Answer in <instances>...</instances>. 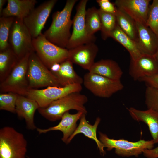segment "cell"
Wrapping results in <instances>:
<instances>
[{"instance_id": "obj_1", "label": "cell", "mask_w": 158, "mask_h": 158, "mask_svg": "<svg viewBox=\"0 0 158 158\" xmlns=\"http://www.w3.org/2000/svg\"><path fill=\"white\" fill-rule=\"evenodd\" d=\"M77 0H67L63 9L54 12L51 25L43 34L49 42L62 48H66L71 34L73 25L71 15Z\"/></svg>"}, {"instance_id": "obj_2", "label": "cell", "mask_w": 158, "mask_h": 158, "mask_svg": "<svg viewBox=\"0 0 158 158\" xmlns=\"http://www.w3.org/2000/svg\"><path fill=\"white\" fill-rule=\"evenodd\" d=\"M88 100L85 95L79 92H73L53 101L46 107L39 108L38 111L43 117L54 122L61 120L65 113L72 109L86 114L87 111L84 105Z\"/></svg>"}, {"instance_id": "obj_3", "label": "cell", "mask_w": 158, "mask_h": 158, "mask_svg": "<svg viewBox=\"0 0 158 158\" xmlns=\"http://www.w3.org/2000/svg\"><path fill=\"white\" fill-rule=\"evenodd\" d=\"M27 142L23 134L12 127L0 129V158H26Z\"/></svg>"}, {"instance_id": "obj_4", "label": "cell", "mask_w": 158, "mask_h": 158, "mask_svg": "<svg viewBox=\"0 0 158 158\" xmlns=\"http://www.w3.org/2000/svg\"><path fill=\"white\" fill-rule=\"evenodd\" d=\"M27 77L29 89L61 87L56 76L42 62L35 52L30 55Z\"/></svg>"}, {"instance_id": "obj_5", "label": "cell", "mask_w": 158, "mask_h": 158, "mask_svg": "<svg viewBox=\"0 0 158 158\" xmlns=\"http://www.w3.org/2000/svg\"><path fill=\"white\" fill-rule=\"evenodd\" d=\"M30 54L20 59L9 74L1 82V92L25 96L29 90L27 74Z\"/></svg>"}, {"instance_id": "obj_6", "label": "cell", "mask_w": 158, "mask_h": 158, "mask_svg": "<svg viewBox=\"0 0 158 158\" xmlns=\"http://www.w3.org/2000/svg\"><path fill=\"white\" fill-rule=\"evenodd\" d=\"M99 139L107 150L110 151L115 149V153L122 156L138 157L146 149L153 148L155 143L152 140H140L136 142L128 141L124 139L115 140L109 138L105 134L99 132Z\"/></svg>"}, {"instance_id": "obj_7", "label": "cell", "mask_w": 158, "mask_h": 158, "mask_svg": "<svg viewBox=\"0 0 158 158\" xmlns=\"http://www.w3.org/2000/svg\"><path fill=\"white\" fill-rule=\"evenodd\" d=\"M35 52L43 63L49 69L56 63H60L68 58V50L49 41L42 33L33 38Z\"/></svg>"}, {"instance_id": "obj_8", "label": "cell", "mask_w": 158, "mask_h": 158, "mask_svg": "<svg viewBox=\"0 0 158 158\" xmlns=\"http://www.w3.org/2000/svg\"><path fill=\"white\" fill-rule=\"evenodd\" d=\"M23 20L15 18L10 29L8 40L10 47L19 59L35 52L32 38Z\"/></svg>"}, {"instance_id": "obj_9", "label": "cell", "mask_w": 158, "mask_h": 158, "mask_svg": "<svg viewBox=\"0 0 158 158\" xmlns=\"http://www.w3.org/2000/svg\"><path fill=\"white\" fill-rule=\"evenodd\" d=\"M83 79L85 87L99 97L109 98L124 88L120 80H111L89 72L85 74Z\"/></svg>"}, {"instance_id": "obj_10", "label": "cell", "mask_w": 158, "mask_h": 158, "mask_svg": "<svg viewBox=\"0 0 158 158\" xmlns=\"http://www.w3.org/2000/svg\"><path fill=\"white\" fill-rule=\"evenodd\" d=\"M81 85L73 84L62 87L50 86L41 89H29L25 96L35 101L39 108L47 107L52 102L73 92H80Z\"/></svg>"}, {"instance_id": "obj_11", "label": "cell", "mask_w": 158, "mask_h": 158, "mask_svg": "<svg viewBox=\"0 0 158 158\" xmlns=\"http://www.w3.org/2000/svg\"><path fill=\"white\" fill-rule=\"evenodd\" d=\"M87 0H81L77 5L75 14L73 20V30L66 49L68 50L80 45L94 42L95 37L87 34L85 23L86 8Z\"/></svg>"}, {"instance_id": "obj_12", "label": "cell", "mask_w": 158, "mask_h": 158, "mask_svg": "<svg viewBox=\"0 0 158 158\" xmlns=\"http://www.w3.org/2000/svg\"><path fill=\"white\" fill-rule=\"evenodd\" d=\"M57 1V0L45 1L23 18V23L32 38L37 37L42 33V30Z\"/></svg>"}, {"instance_id": "obj_13", "label": "cell", "mask_w": 158, "mask_h": 158, "mask_svg": "<svg viewBox=\"0 0 158 158\" xmlns=\"http://www.w3.org/2000/svg\"><path fill=\"white\" fill-rule=\"evenodd\" d=\"M68 50L69 59L73 63L88 71L95 63L98 48L92 42L79 45Z\"/></svg>"}, {"instance_id": "obj_14", "label": "cell", "mask_w": 158, "mask_h": 158, "mask_svg": "<svg viewBox=\"0 0 158 158\" xmlns=\"http://www.w3.org/2000/svg\"><path fill=\"white\" fill-rule=\"evenodd\" d=\"M158 73V64L154 56L142 55L135 61L130 60L129 73L135 80Z\"/></svg>"}, {"instance_id": "obj_15", "label": "cell", "mask_w": 158, "mask_h": 158, "mask_svg": "<svg viewBox=\"0 0 158 158\" xmlns=\"http://www.w3.org/2000/svg\"><path fill=\"white\" fill-rule=\"evenodd\" d=\"M150 0H116L114 4L136 22L146 24Z\"/></svg>"}, {"instance_id": "obj_16", "label": "cell", "mask_w": 158, "mask_h": 158, "mask_svg": "<svg viewBox=\"0 0 158 158\" xmlns=\"http://www.w3.org/2000/svg\"><path fill=\"white\" fill-rule=\"evenodd\" d=\"M136 22L138 38L136 43L142 55L154 56L158 50V37L146 24Z\"/></svg>"}, {"instance_id": "obj_17", "label": "cell", "mask_w": 158, "mask_h": 158, "mask_svg": "<svg viewBox=\"0 0 158 158\" xmlns=\"http://www.w3.org/2000/svg\"><path fill=\"white\" fill-rule=\"evenodd\" d=\"M84 114L79 111L75 114H72L68 111L63 115L60 121L57 125L47 128H37L36 130L39 134L46 133L52 131H60L63 133L62 140L66 144L68 139L77 127V121L80 119Z\"/></svg>"}, {"instance_id": "obj_18", "label": "cell", "mask_w": 158, "mask_h": 158, "mask_svg": "<svg viewBox=\"0 0 158 158\" xmlns=\"http://www.w3.org/2000/svg\"><path fill=\"white\" fill-rule=\"evenodd\" d=\"M39 108L35 100L25 96L18 95L16 103V112L18 116L24 119L27 129L34 130L37 128L34 123L35 112Z\"/></svg>"}, {"instance_id": "obj_19", "label": "cell", "mask_w": 158, "mask_h": 158, "mask_svg": "<svg viewBox=\"0 0 158 158\" xmlns=\"http://www.w3.org/2000/svg\"><path fill=\"white\" fill-rule=\"evenodd\" d=\"M128 110L133 119L142 121L147 125L152 140L155 144L158 143V112L150 109L142 111L132 107Z\"/></svg>"}, {"instance_id": "obj_20", "label": "cell", "mask_w": 158, "mask_h": 158, "mask_svg": "<svg viewBox=\"0 0 158 158\" xmlns=\"http://www.w3.org/2000/svg\"><path fill=\"white\" fill-rule=\"evenodd\" d=\"M1 16L14 17L23 19L35 8L36 0H8Z\"/></svg>"}, {"instance_id": "obj_21", "label": "cell", "mask_w": 158, "mask_h": 158, "mask_svg": "<svg viewBox=\"0 0 158 158\" xmlns=\"http://www.w3.org/2000/svg\"><path fill=\"white\" fill-rule=\"evenodd\" d=\"M85 114H84L80 119L79 124L73 134L68 139L67 144L70 143L73 138L77 135L82 133L90 139L94 140L96 143L98 148L101 155H104L106 153L104 150V146L102 143L97 138V127L101 121L99 117L96 118L93 125L90 124L87 121Z\"/></svg>"}, {"instance_id": "obj_22", "label": "cell", "mask_w": 158, "mask_h": 158, "mask_svg": "<svg viewBox=\"0 0 158 158\" xmlns=\"http://www.w3.org/2000/svg\"><path fill=\"white\" fill-rule=\"evenodd\" d=\"M88 71L114 80H120L123 74L118 64L110 59L95 62Z\"/></svg>"}, {"instance_id": "obj_23", "label": "cell", "mask_w": 158, "mask_h": 158, "mask_svg": "<svg viewBox=\"0 0 158 158\" xmlns=\"http://www.w3.org/2000/svg\"><path fill=\"white\" fill-rule=\"evenodd\" d=\"M57 78L61 87L71 85H81L83 79L75 71L73 63L68 59L60 63L59 69L52 73Z\"/></svg>"}, {"instance_id": "obj_24", "label": "cell", "mask_w": 158, "mask_h": 158, "mask_svg": "<svg viewBox=\"0 0 158 158\" xmlns=\"http://www.w3.org/2000/svg\"><path fill=\"white\" fill-rule=\"evenodd\" d=\"M110 37L118 42L127 49L130 54L131 60L135 61L142 55L135 42L121 30L117 23L111 33Z\"/></svg>"}, {"instance_id": "obj_25", "label": "cell", "mask_w": 158, "mask_h": 158, "mask_svg": "<svg viewBox=\"0 0 158 158\" xmlns=\"http://www.w3.org/2000/svg\"><path fill=\"white\" fill-rule=\"evenodd\" d=\"M117 8L116 14L117 23L121 30L136 43L138 38L136 21L123 10Z\"/></svg>"}, {"instance_id": "obj_26", "label": "cell", "mask_w": 158, "mask_h": 158, "mask_svg": "<svg viewBox=\"0 0 158 158\" xmlns=\"http://www.w3.org/2000/svg\"><path fill=\"white\" fill-rule=\"evenodd\" d=\"M19 59L10 46L0 51L1 82L9 74Z\"/></svg>"}, {"instance_id": "obj_27", "label": "cell", "mask_w": 158, "mask_h": 158, "mask_svg": "<svg viewBox=\"0 0 158 158\" xmlns=\"http://www.w3.org/2000/svg\"><path fill=\"white\" fill-rule=\"evenodd\" d=\"M85 23L87 35L90 37L95 36L94 34L100 30L101 28L99 9L92 7L86 10Z\"/></svg>"}, {"instance_id": "obj_28", "label": "cell", "mask_w": 158, "mask_h": 158, "mask_svg": "<svg viewBox=\"0 0 158 158\" xmlns=\"http://www.w3.org/2000/svg\"><path fill=\"white\" fill-rule=\"evenodd\" d=\"M101 21V35L105 40L110 37L112 31L117 24L116 14L104 12L99 9Z\"/></svg>"}, {"instance_id": "obj_29", "label": "cell", "mask_w": 158, "mask_h": 158, "mask_svg": "<svg viewBox=\"0 0 158 158\" xmlns=\"http://www.w3.org/2000/svg\"><path fill=\"white\" fill-rule=\"evenodd\" d=\"M15 18L14 17L0 18V51L10 46L8 41L9 34Z\"/></svg>"}, {"instance_id": "obj_30", "label": "cell", "mask_w": 158, "mask_h": 158, "mask_svg": "<svg viewBox=\"0 0 158 158\" xmlns=\"http://www.w3.org/2000/svg\"><path fill=\"white\" fill-rule=\"evenodd\" d=\"M146 25L158 37V0L150 5Z\"/></svg>"}, {"instance_id": "obj_31", "label": "cell", "mask_w": 158, "mask_h": 158, "mask_svg": "<svg viewBox=\"0 0 158 158\" xmlns=\"http://www.w3.org/2000/svg\"><path fill=\"white\" fill-rule=\"evenodd\" d=\"M18 95L12 92L0 94V110L12 113L16 112V103Z\"/></svg>"}, {"instance_id": "obj_32", "label": "cell", "mask_w": 158, "mask_h": 158, "mask_svg": "<svg viewBox=\"0 0 158 158\" xmlns=\"http://www.w3.org/2000/svg\"><path fill=\"white\" fill-rule=\"evenodd\" d=\"M145 97V103L147 109L158 112V88L147 87Z\"/></svg>"}, {"instance_id": "obj_33", "label": "cell", "mask_w": 158, "mask_h": 158, "mask_svg": "<svg viewBox=\"0 0 158 158\" xmlns=\"http://www.w3.org/2000/svg\"><path fill=\"white\" fill-rule=\"evenodd\" d=\"M96 2L100 7L99 9L102 11L116 14L117 8L114 3L108 0H97Z\"/></svg>"}, {"instance_id": "obj_34", "label": "cell", "mask_w": 158, "mask_h": 158, "mask_svg": "<svg viewBox=\"0 0 158 158\" xmlns=\"http://www.w3.org/2000/svg\"><path fill=\"white\" fill-rule=\"evenodd\" d=\"M138 81L144 83L147 87L158 88V73L152 76L141 78Z\"/></svg>"}, {"instance_id": "obj_35", "label": "cell", "mask_w": 158, "mask_h": 158, "mask_svg": "<svg viewBox=\"0 0 158 158\" xmlns=\"http://www.w3.org/2000/svg\"><path fill=\"white\" fill-rule=\"evenodd\" d=\"M146 158H158V146L151 149H146L142 152Z\"/></svg>"}, {"instance_id": "obj_36", "label": "cell", "mask_w": 158, "mask_h": 158, "mask_svg": "<svg viewBox=\"0 0 158 158\" xmlns=\"http://www.w3.org/2000/svg\"><path fill=\"white\" fill-rule=\"evenodd\" d=\"M6 0H0V15H1L3 9V6L6 2Z\"/></svg>"}, {"instance_id": "obj_37", "label": "cell", "mask_w": 158, "mask_h": 158, "mask_svg": "<svg viewBox=\"0 0 158 158\" xmlns=\"http://www.w3.org/2000/svg\"><path fill=\"white\" fill-rule=\"evenodd\" d=\"M154 56L158 64V50Z\"/></svg>"}]
</instances>
